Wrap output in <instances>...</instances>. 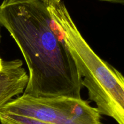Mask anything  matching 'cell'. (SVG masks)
<instances>
[{
	"instance_id": "1",
	"label": "cell",
	"mask_w": 124,
	"mask_h": 124,
	"mask_svg": "<svg viewBox=\"0 0 124 124\" xmlns=\"http://www.w3.org/2000/svg\"><path fill=\"white\" fill-rule=\"evenodd\" d=\"M47 7L39 1L0 5V25L15 40L29 69L23 94L81 99L82 78Z\"/></svg>"
},
{
	"instance_id": "2",
	"label": "cell",
	"mask_w": 124,
	"mask_h": 124,
	"mask_svg": "<svg viewBox=\"0 0 124 124\" xmlns=\"http://www.w3.org/2000/svg\"><path fill=\"white\" fill-rule=\"evenodd\" d=\"M61 30L65 44L88 90L89 99L101 115L124 124V78L120 71L102 59L81 35L62 1L47 7Z\"/></svg>"
},
{
	"instance_id": "3",
	"label": "cell",
	"mask_w": 124,
	"mask_h": 124,
	"mask_svg": "<svg viewBox=\"0 0 124 124\" xmlns=\"http://www.w3.org/2000/svg\"><path fill=\"white\" fill-rule=\"evenodd\" d=\"M0 113L51 124H102L98 109L82 98L33 97L23 94L3 105Z\"/></svg>"
},
{
	"instance_id": "4",
	"label": "cell",
	"mask_w": 124,
	"mask_h": 124,
	"mask_svg": "<svg viewBox=\"0 0 124 124\" xmlns=\"http://www.w3.org/2000/svg\"><path fill=\"white\" fill-rule=\"evenodd\" d=\"M20 59L3 61L0 71V108L15 96L23 94L29 75Z\"/></svg>"
},
{
	"instance_id": "5",
	"label": "cell",
	"mask_w": 124,
	"mask_h": 124,
	"mask_svg": "<svg viewBox=\"0 0 124 124\" xmlns=\"http://www.w3.org/2000/svg\"><path fill=\"white\" fill-rule=\"evenodd\" d=\"M1 124H51L34 119L14 115H8L0 113Z\"/></svg>"
},
{
	"instance_id": "6",
	"label": "cell",
	"mask_w": 124,
	"mask_h": 124,
	"mask_svg": "<svg viewBox=\"0 0 124 124\" xmlns=\"http://www.w3.org/2000/svg\"><path fill=\"white\" fill-rule=\"evenodd\" d=\"M39 1L44 2L47 6H54L60 2L62 0H4L2 2L3 4H13L19 3V2H29V1Z\"/></svg>"
},
{
	"instance_id": "7",
	"label": "cell",
	"mask_w": 124,
	"mask_h": 124,
	"mask_svg": "<svg viewBox=\"0 0 124 124\" xmlns=\"http://www.w3.org/2000/svg\"><path fill=\"white\" fill-rule=\"evenodd\" d=\"M99 1L111 2V3L115 4H124V0H99Z\"/></svg>"
},
{
	"instance_id": "8",
	"label": "cell",
	"mask_w": 124,
	"mask_h": 124,
	"mask_svg": "<svg viewBox=\"0 0 124 124\" xmlns=\"http://www.w3.org/2000/svg\"><path fill=\"white\" fill-rule=\"evenodd\" d=\"M2 66H3V61L1 59V58H0V71L2 70Z\"/></svg>"
},
{
	"instance_id": "9",
	"label": "cell",
	"mask_w": 124,
	"mask_h": 124,
	"mask_svg": "<svg viewBox=\"0 0 124 124\" xmlns=\"http://www.w3.org/2000/svg\"><path fill=\"white\" fill-rule=\"evenodd\" d=\"M0 40H1V33H0Z\"/></svg>"
}]
</instances>
